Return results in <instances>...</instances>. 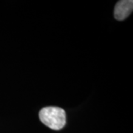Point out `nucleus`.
<instances>
[{
    "label": "nucleus",
    "instance_id": "1",
    "mask_svg": "<svg viewBox=\"0 0 133 133\" xmlns=\"http://www.w3.org/2000/svg\"><path fill=\"white\" fill-rule=\"evenodd\" d=\"M39 118L45 126L53 130H60L66 125V112L57 107L42 109L39 112Z\"/></svg>",
    "mask_w": 133,
    "mask_h": 133
},
{
    "label": "nucleus",
    "instance_id": "2",
    "mask_svg": "<svg viewBox=\"0 0 133 133\" xmlns=\"http://www.w3.org/2000/svg\"><path fill=\"white\" fill-rule=\"evenodd\" d=\"M133 10L132 0H121L116 3L114 9L115 19L123 21L127 18Z\"/></svg>",
    "mask_w": 133,
    "mask_h": 133
}]
</instances>
